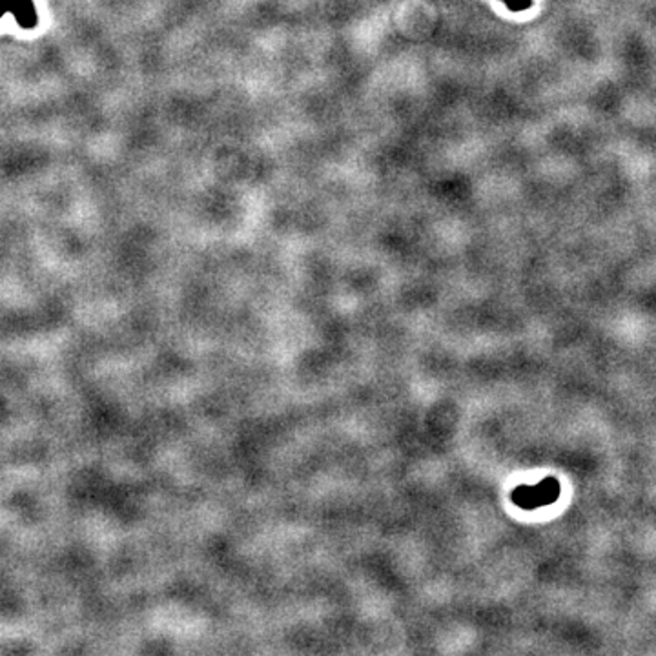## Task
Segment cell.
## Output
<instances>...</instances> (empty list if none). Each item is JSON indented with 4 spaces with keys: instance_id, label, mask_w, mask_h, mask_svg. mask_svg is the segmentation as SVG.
<instances>
[{
    "instance_id": "obj_1",
    "label": "cell",
    "mask_w": 656,
    "mask_h": 656,
    "mask_svg": "<svg viewBox=\"0 0 656 656\" xmlns=\"http://www.w3.org/2000/svg\"><path fill=\"white\" fill-rule=\"evenodd\" d=\"M13 13L22 29H33L37 26V10L33 0H0V19L4 13Z\"/></svg>"
},
{
    "instance_id": "obj_2",
    "label": "cell",
    "mask_w": 656,
    "mask_h": 656,
    "mask_svg": "<svg viewBox=\"0 0 656 656\" xmlns=\"http://www.w3.org/2000/svg\"><path fill=\"white\" fill-rule=\"evenodd\" d=\"M508 6H511L513 10L520 11V10L529 8V6H531V0H508Z\"/></svg>"
}]
</instances>
